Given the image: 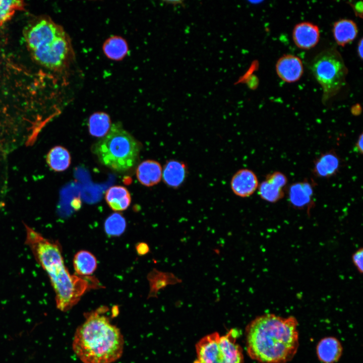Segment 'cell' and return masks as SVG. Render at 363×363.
Segmentation results:
<instances>
[{"label": "cell", "mask_w": 363, "mask_h": 363, "mask_svg": "<svg viewBox=\"0 0 363 363\" xmlns=\"http://www.w3.org/2000/svg\"><path fill=\"white\" fill-rule=\"evenodd\" d=\"M298 321L293 316L273 314L259 316L245 330L249 356L259 363H287L299 346Z\"/></svg>", "instance_id": "1"}, {"label": "cell", "mask_w": 363, "mask_h": 363, "mask_svg": "<svg viewBox=\"0 0 363 363\" xmlns=\"http://www.w3.org/2000/svg\"><path fill=\"white\" fill-rule=\"evenodd\" d=\"M25 228V243L48 275L55 292L57 308L62 312L70 310L91 287L89 282L69 273L57 243L26 225Z\"/></svg>", "instance_id": "2"}, {"label": "cell", "mask_w": 363, "mask_h": 363, "mask_svg": "<svg viewBox=\"0 0 363 363\" xmlns=\"http://www.w3.org/2000/svg\"><path fill=\"white\" fill-rule=\"evenodd\" d=\"M106 307L85 314V320L76 329L72 343L76 355L83 363H112L122 355L124 337L103 314Z\"/></svg>", "instance_id": "3"}, {"label": "cell", "mask_w": 363, "mask_h": 363, "mask_svg": "<svg viewBox=\"0 0 363 363\" xmlns=\"http://www.w3.org/2000/svg\"><path fill=\"white\" fill-rule=\"evenodd\" d=\"M23 37L32 58L45 68L62 71L74 57L69 36L63 28L48 16H38L29 21Z\"/></svg>", "instance_id": "4"}, {"label": "cell", "mask_w": 363, "mask_h": 363, "mask_svg": "<svg viewBox=\"0 0 363 363\" xmlns=\"http://www.w3.org/2000/svg\"><path fill=\"white\" fill-rule=\"evenodd\" d=\"M93 151L102 164L116 171L123 172L135 165L140 146L121 125L115 124L93 145Z\"/></svg>", "instance_id": "5"}, {"label": "cell", "mask_w": 363, "mask_h": 363, "mask_svg": "<svg viewBox=\"0 0 363 363\" xmlns=\"http://www.w3.org/2000/svg\"><path fill=\"white\" fill-rule=\"evenodd\" d=\"M238 335L232 329L224 335L213 332L205 336L196 345L194 363H244L243 350L236 342Z\"/></svg>", "instance_id": "6"}, {"label": "cell", "mask_w": 363, "mask_h": 363, "mask_svg": "<svg viewBox=\"0 0 363 363\" xmlns=\"http://www.w3.org/2000/svg\"><path fill=\"white\" fill-rule=\"evenodd\" d=\"M310 69L323 90V101L336 95L345 84L347 69L339 52L330 48L318 54Z\"/></svg>", "instance_id": "7"}, {"label": "cell", "mask_w": 363, "mask_h": 363, "mask_svg": "<svg viewBox=\"0 0 363 363\" xmlns=\"http://www.w3.org/2000/svg\"><path fill=\"white\" fill-rule=\"evenodd\" d=\"M287 183L286 176L282 172L275 171L269 174L258 186L259 194L264 200L274 203L284 196V189Z\"/></svg>", "instance_id": "8"}, {"label": "cell", "mask_w": 363, "mask_h": 363, "mask_svg": "<svg viewBox=\"0 0 363 363\" xmlns=\"http://www.w3.org/2000/svg\"><path fill=\"white\" fill-rule=\"evenodd\" d=\"M259 182L256 174L251 170L243 168L237 170L230 180V188L237 196L242 198L251 196L258 189Z\"/></svg>", "instance_id": "9"}, {"label": "cell", "mask_w": 363, "mask_h": 363, "mask_svg": "<svg viewBox=\"0 0 363 363\" xmlns=\"http://www.w3.org/2000/svg\"><path fill=\"white\" fill-rule=\"evenodd\" d=\"M276 71L279 77L283 81L292 83L298 81L301 77L303 65L301 59L292 54L281 56L276 64Z\"/></svg>", "instance_id": "10"}, {"label": "cell", "mask_w": 363, "mask_h": 363, "mask_svg": "<svg viewBox=\"0 0 363 363\" xmlns=\"http://www.w3.org/2000/svg\"><path fill=\"white\" fill-rule=\"evenodd\" d=\"M292 38L298 47L304 49L312 48L319 42V29L317 25L310 22L299 23L293 28Z\"/></svg>", "instance_id": "11"}, {"label": "cell", "mask_w": 363, "mask_h": 363, "mask_svg": "<svg viewBox=\"0 0 363 363\" xmlns=\"http://www.w3.org/2000/svg\"><path fill=\"white\" fill-rule=\"evenodd\" d=\"M187 173V166L184 162L171 159L166 162L162 168V178L167 186L177 189L185 181Z\"/></svg>", "instance_id": "12"}, {"label": "cell", "mask_w": 363, "mask_h": 363, "mask_svg": "<svg viewBox=\"0 0 363 363\" xmlns=\"http://www.w3.org/2000/svg\"><path fill=\"white\" fill-rule=\"evenodd\" d=\"M343 348L339 340L332 336L321 339L316 346V353L322 363H335L340 358Z\"/></svg>", "instance_id": "13"}, {"label": "cell", "mask_w": 363, "mask_h": 363, "mask_svg": "<svg viewBox=\"0 0 363 363\" xmlns=\"http://www.w3.org/2000/svg\"><path fill=\"white\" fill-rule=\"evenodd\" d=\"M138 180L143 185L152 187L158 184L162 175V168L157 161L146 160L141 162L136 170Z\"/></svg>", "instance_id": "14"}, {"label": "cell", "mask_w": 363, "mask_h": 363, "mask_svg": "<svg viewBox=\"0 0 363 363\" xmlns=\"http://www.w3.org/2000/svg\"><path fill=\"white\" fill-rule=\"evenodd\" d=\"M340 160L337 154L329 151L321 154L315 161L313 168L314 174L319 177H330L337 173Z\"/></svg>", "instance_id": "15"}, {"label": "cell", "mask_w": 363, "mask_h": 363, "mask_svg": "<svg viewBox=\"0 0 363 363\" xmlns=\"http://www.w3.org/2000/svg\"><path fill=\"white\" fill-rule=\"evenodd\" d=\"M358 33L356 23L351 20L343 19L336 21L333 27V33L336 43L342 46L352 41Z\"/></svg>", "instance_id": "16"}, {"label": "cell", "mask_w": 363, "mask_h": 363, "mask_svg": "<svg viewBox=\"0 0 363 363\" xmlns=\"http://www.w3.org/2000/svg\"><path fill=\"white\" fill-rule=\"evenodd\" d=\"M105 199L110 208L115 211L127 209L131 202L129 192L126 188L120 186L109 188L105 193Z\"/></svg>", "instance_id": "17"}, {"label": "cell", "mask_w": 363, "mask_h": 363, "mask_svg": "<svg viewBox=\"0 0 363 363\" xmlns=\"http://www.w3.org/2000/svg\"><path fill=\"white\" fill-rule=\"evenodd\" d=\"M313 194V188L307 181L293 184L288 190L290 202L294 206L302 207L308 204Z\"/></svg>", "instance_id": "18"}, {"label": "cell", "mask_w": 363, "mask_h": 363, "mask_svg": "<svg viewBox=\"0 0 363 363\" xmlns=\"http://www.w3.org/2000/svg\"><path fill=\"white\" fill-rule=\"evenodd\" d=\"M76 273L81 276L90 275L97 268V260L90 252L82 250L76 253L73 259Z\"/></svg>", "instance_id": "19"}, {"label": "cell", "mask_w": 363, "mask_h": 363, "mask_svg": "<svg viewBox=\"0 0 363 363\" xmlns=\"http://www.w3.org/2000/svg\"><path fill=\"white\" fill-rule=\"evenodd\" d=\"M71 155L65 148L56 146L52 148L47 155L46 160L49 166L56 171L66 170L71 163Z\"/></svg>", "instance_id": "20"}, {"label": "cell", "mask_w": 363, "mask_h": 363, "mask_svg": "<svg viewBox=\"0 0 363 363\" xmlns=\"http://www.w3.org/2000/svg\"><path fill=\"white\" fill-rule=\"evenodd\" d=\"M105 55L109 58L119 60L128 52V46L126 41L119 36H112L106 40L103 46Z\"/></svg>", "instance_id": "21"}, {"label": "cell", "mask_w": 363, "mask_h": 363, "mask_svg": "<svg viewBox=\"0 0 363 363\" xmlns=\"http://www.w3.org/2000/svg\"><path fill=\"white\" fill-rule=\"evenodd\" d=\"M111 126L110 117L105 112H95L89 118V131L94 137H104L109 132Z\"/></svg>", "instance_id": "22"}, {"label": "cell", "mask_w": 363, "mask_h": 363, "mask_svg": "<svg viewBox=\"0 0 363 363\" xmlns=\"http://www.w3.org/2000/svg\"><path fill=\"white\" fill-rule=\"evenodd\" d=\"M151 294L154 295L157 291L168 285L180 283L182 280L170 272H161L156 271L153 273Z\"/></svg>", "instance_id": "23"}, {"label": "cell", "mask_w": 363, "mask_h": 363, "mask_svg": "<svg viewBox=\"0 0 363 363\" xmlns=\"http://www.w3.org/2000/svg\"><path fill=\"white\" fill-rule=\"evenodd\" d=\"M25 5L23 1L0 0V27L11 20L16 12L23 10Z\"/></svg>", "instance_id": "24"}, {"label": "cell", "mask_w": 363, "mask_h": 363, "mask_svg": "<svg viewBox=\"0 0 363 363\" xmlns=\"http://www.w3.org/2000/svg\"><path fill=\"white\" fill-rule=\"evenodd\" d=\"M126 222L125 218L119 213L111 214L106 219L104 224L105 232L110 236H119L125 231Z\"/></svg>", "instance_id": "25"}, {"label": "cell", "mask_w": 363, "mask_h": 363, "mask_svg": "<svg viewBox=\"0 0 363 363\" xmlns=\"http://www.w3.org/2000/svg\"><path fill=\"white\" fill-rule=\"evenodd\" d=\"M352 262L357 270L360 273L363 271V250H357L352 256Z\"/></svg>", "instance_id": "26"}, {"label": "cell", "mask_w": 363, "mask_h": 363, "mask_svg": "<svg viewBox=\"0 0 363 363\" xmlns=\"http://www.w3.org/2000/svg\"><path fill=\"white\" fill-rule=\"evenodd\" d=\"M136 250L140 255H144L149 251V248L148 245L145 243H140L136 246Z\"/></svg>", "instance_id": "27"}, {"label": "cell", "mask_w": 363, "mask_h": 363, "mask_svg": "<svg viewBox=\"0 0 363 363\" xmlns=\"http://www.w3.org/2000/svg\"><path fill=\"white\" fill-rule=\"evenodd\" d=\"M352 8L355 14L358 17H362V2H357L352 5Z\"/></svg>", "instance_id": "28"}, {"label": "cell", "mask_w": 363, "mask_h": 363, "mask_svg": "<svg viewBox=\"0 0 363 363\" xmlns=\"http://www.w3.org/2000/svg\"><path fill=\"white\" fill-rule=\"evenodd\" d=\"M362 138H363V136H362V134L361 133L359 135V136L355 143V150L360 154L362 153V142H363Z\"/></svg>", "instance_id": "29"}, {"label": "cell", "mask_w": 363, "mask_h": 363, "mask_svg": "<svg viewBox=\"0 0 363 363\" xmlns=\"http://www.w3.org/2000/svg\"><path fill=\"white\" fill-rule=\"evenodd\" d=\"M362 41L363 40L361 38L359 41L357 46V53L358 54L359 57L361 58V59H362Z\"/></svg>", "instance_id": "30"}, {"label": "cell", "mask_w": 363, "mask_h": 363, "mask_svg": "<svg viewBox=\"0 0 363 363\" xmlns=\"http://www.w3.org/2000/svg\"><path fill=\"white\" fill-rule=\"evenodd\" d=\"M165 3H166L168 4L172 5L174 6L177 5H183V1H165Z\"/></svg>", "instance_id": "31"}]
</instances>
